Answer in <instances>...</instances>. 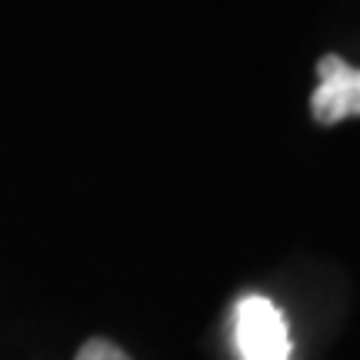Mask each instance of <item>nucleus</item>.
I'll list each match as a JSON object with an SVG mask.
<instances>
[{"mask_svg": "<svg viewBox=\"0 0 360 360\" xmlns=\"http://www.w3.org/2000/svg\"><path fill=\"white\" fill-rule=\"evenodd\" d=\"M321 84L310 97V110L317 124H340L347 117H360V70L337 57V53H323L317 64Z\"/></svg>", "mask_w": 360, "mask_h": 360, "instance_id": "obj_2", "label": "nucleus"}, {"mask_svg": "<svg viewBox=\"0 0 360 360\" xmlns=\"http://www.w3.org/2000/svg\"><path fill=\"white\" fill-rule=\"evenodd\" d=\"M74 360H130V357L117 347V344L103 340V337H94V340H87V344L77 350V357Z\"/></svg>", "mask_w": 360, "mask_h": 360, "instance_id": "obj_3", "label": "nucleus"}, {"mask_svg": "<svg viewBox=\"0 0 360 360\" xmlns=\"http://www.w3.org/2000/svg\"><path fill=\"white\" fill-rule=\"evenodd\" d=\"M237 347L244 360H287V321L267 297H244L237 307Z\"/></svg>", "mask_w": 360, "mask_h": 360, "instance_id": "obj_1", "label": "nucleus"}]
</instances>
